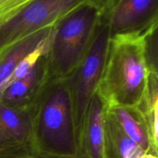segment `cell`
<instances>
[{"mask_svg":"<svg viewBox=\"0 0 158 158\" xmlns=\"http://www.w3.org/2000/svg\"><path fill=\"white\" fill-rule=\"evenodd\" d=\"M54 31V26L41 29L12 44L0 54V97L19 63L29 53L44 44Z\"/></svg>","mask_w":158,"mask_h":158,"instance_id":"obj_10","label":"cell"},{"mask_svg":"<svg viewBox=\"0 0 158 158\" xmlns=\"http://www.w3.org/2000/svg\"><path fill=\"white\" fill-rule=\"evenodd\" d=\"M120 0H105V14L109 12Z\"/></svg>","mask_w":158,"mask_h":158,"instance_id":"obj_16","label":"cell"},{"mask_svg":"<svg viewBox=\"0 0 158 158\" xmlns=\"http://www.w3.org/2000/svg\"><path fill=\"white\" fill-rule=\"evenodd\" d=\"M105 0H34L0 27V54L16 42L46 27L54 26L75 9Z\"/></svg>","mask_w":158,"mask_h":158,"instance_id":"obj_5","label":"cell"},{"mask_svg":"<svg viewBox=\"0 0 158 158\" xmlns=\"http://www.w3.org/2000/svg\"><path fill=\"white\" fill-rule=\"evenodd\" d=\"M147 67L141 37H110L103 76L97 93L108 108L137 106L148 86Z\"/></svg>","mask_w":158,"mask_h":158,"instance_id":"obj_2","label":"cell"},{"mask_svg":"<svg viewBox=\"0 0 158 158\" xmlns=\"http://www.w3.org/2000/svg\"><path fill=\"white\" fill-rule=\"evenodd\" d=\"M106 158H141L146 151L131 140L106 112Z\"/></svg>","mask_w":158,"mask_h":158,"instance_id":"obj_12","label":"cell"},{"mask_svg":"<svg viewBox=\"0 0 158 158\" xmlns=\"http://www.w3.org/2000/svg\"><path fill=\"white\" fill-rule=\"evenodd\" d=\"M141 158H157V156L154 155L152 152H148V153H146V154H145Z\"/></svg>","mask_w":158,"mask_h":158,"instance_id":"obj_18","label":"cell"},{"mask_svg":"<svg viewBox=\"0 0 158 158\" xmlns=\"http://www.w3.org/2000/svg\"><path fill=\"white\" fill-rule=\"evenodd\" d=\"M48 80L49 73L45 55L30 73L11 83L3 91L0 100L11 107L31 109Z\"/></svg>","mask_w":158,"mask_h":158,"instance_id":"obj_9","label":"cell"},{"mask_svg":"<svg viewBox=\"0 0 158 158\" xmlns=\"http://www.w3.org/2000/svg\"><path fill=\"white\" fill-rule=\"evenodd\" d=\"M104 15L110 37L143 38L158 22V0H120Z\"/></svg>","mask_w":158,"mask_h":158,"instance_id":"obj_7","label":"cell"},{"mask_svg":"<svg viewBox=\"0 0 158 158\" xmlns=\"http://www.w3.org/2000/svg\"><path fill=\"white\" fill-rule=\"evenodd\" d=\"M34 0H0V27L19 13Z\"/></svg>","mask_w":158,"mask_h":158,"instance_id":"obj_15","label":"cell"},{"mask_svg":"<svg viewBox=\"0 0 158 158\" xmlns=\"http://www.w3.org/2000/svg\"><path fill=\"white\" fill-rule=\"evenodd\" d=\"M35 156L31 109L11 107L0 100V158Z\"/></svg>","mask_w":158,"mask_h":158,"instance_id":"obj_6","label":"cell"},{"mask_svg":"<svg viewBox=\"0 0 158 158\" xmlns=\"http://www.w3.org/2000/svg\"><path fill=\"white\" fill-rule=\"evenodd\" d=\"M107 106L97 93L87 108L79 137L80 158H106V117Z\"/></svg>","mask_w":158,"mask_h":158,"instance_id":"obj_8","label":"cell"},{"mask_svg":"<svg viewBox=\"0 0 158 158\" xmlns=\"http://www.w3.org/2000/svg\"><path fill=\"white\" fill-rule=\"evenodd\" d=\"M144 120L151 152L158 158V77L149 74L143 99L137 106Z\"/></svg>","mask_w":158,"mask_h":158,"instance_id":"obj_13","label":"cell"},{"mask_svg":"<svg viewBox=\"0 0 158 158\" xmlns=\"http://www.w3.org/2000/svg\"><path fill=\"white\" fill-rule=\"evenodd\" d=\"M107 113L122 131L146 152H151L144 120L137 106H114Z\"/></svg>","mask_w":158,"mask_h":158,"instance_id":"obj_11","label":"cell"},{"mask_svg":"<svg viewBox=\"0 0 158 158\" xmlns=\"http://www.w3.org/2000/svg\"><path fill=\"white\" fill-rule=\"evenodd\" d=\"M104 14L103 5H84L54 26L46 55L49 79L67 80L73 73L87 52Z\"/></svg>","mask_w":158,"mask_h":158,"instance_id":"obj_3","label":"cell"},{"mask_svg":"<svg viewBox=\"0 0 158 158\" xmlns=\"http://www.w3.org/2000/svg\"><path fill=\"white\" fill-rule=\"evenodd\" d=\"M31 113L35 155L78 157V133L67 80L49 79Z\"/></svg>","mask_w":158,"mask_h":158,"instance_id":"obj_1","label":"cell"},{"mask_svg":"<svg viewBox=\"0 0 158 158\" xmlns=\"http://www.w3.org/2000/svg\"><path fill=\"white\" fill-rule=\"evenodd\" d=\"M110 39L109 26L104 15L87 52L73 73L66 80L73 103L78 137L87 108L103 76Z\"/></svg>","mask_w":158,"mask_h":158,"instance_id":"obj_4","label":"cell"},{"mask_svg":"<svg viewBox=\"0 0 158 158\" xmlns=\"http://www.w3.org/2000/svg\"><path fill=\"white\" fill-rule=\"evenodd\" d=\"M33 158H80L77 157H50V156H45V155H35Z\"/></svg>","mask_w":158,"mask_h":158,"instance_id":"obj_17","label":"cell"},{"mask_svg":"<svg viewBox=\"0 0 158 158\" xmlns=\"http://www.w3.org/2000/svg\"><path fill=\"white\" fill-rule=\"evenodd\" d=\"M143 41L148 71L158 77V22L143 36Z\"/></svg>","mask_w":158,"mask_h":158,"instance_id":"obj_14","label":"cell"}]
</instances>
